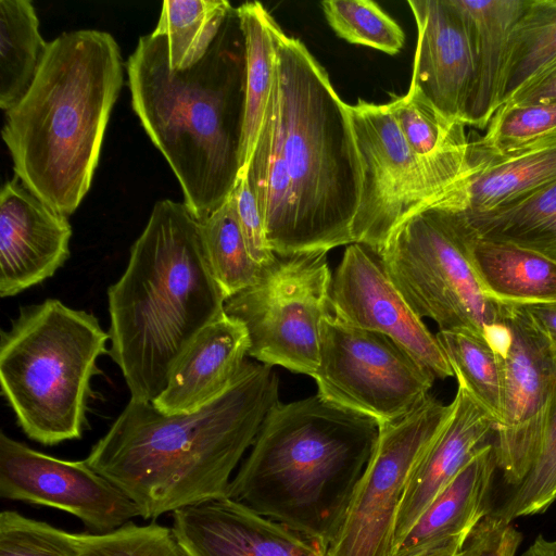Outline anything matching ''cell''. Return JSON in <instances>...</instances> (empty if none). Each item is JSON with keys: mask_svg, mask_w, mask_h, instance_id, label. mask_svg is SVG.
Listing matches in <instances>:
<instances>
[{"mask_svg": "<svg viewBox=\"0 0 556 556\" xmlns=\"http://www.w3.org/2000/svg\"><path fill=\"white\" fill-rule=\"evenodd\" d=\"M321 8L334 33L351 43L392 55L404 46L405 35L400 25L374 1L327 0Z\"/></svg>", "mask_w": 556, "mask_h": 556, "instance_id": "33", "label": "cell"}, {"mask_svg": "<svg viewBox=\"0 0 556 556\" xmlns=\"http://www.w3.org/2000/svg\"><path fill=\"white\" fill-rule=\"evenodd\" d=\"M387 105L421 166L433 202L471 170L466 125L445 117L412 88Z\"/></svg>", "mask_w": 556, "mask_h": 556, "instance_id": "23", "label": "cell"}, {"mask_svg": "<svg viewBox=\"0 0 556 556\" xmlns=\"http://www.w3.org/2000/svg\"><path fill=\"white\" fill-rule=\"evenodd\" d=\"M0 556H80L78 536L18 511L3 510Z\"/></svg>", "mask_w": 556, "mask_h": 556, "instance_id": "36", "label": "cell"}, {"mask_svg": "<svg viewBox=\"0 0 556 556\" xmlns=\"http://www.w3.org/2000/svg\"><path fill=\"white\" fill-rule=\"evenodd\" d=\"M529 0H457L475 30L477 73L465 125L486 128L498 94L510 33Z\"/></svg>", "mask_w": 556, "mask_h": 556, "instance_id": "24", "label": "cell"}, {"mask_svg": "<svg viewBox=\"0 0 556 556\" xmlns=\"http://www.w3.org/2000/svg\"><path fill=\"white\" fill-rule=\"evenodd\" d=\"M233 8L225 0H166L153 30L166 37L174 71L198 63L218 35Z\"/></svg>", "mask_w": 556, "mask_h": 556, "instance_id": "30", "label": "cell"}, {"mask_svg": "<svg viewBox=\"0 0 556 556\" xmlns=\"http://www.w3.org/2000/svg\"><path fill=\"white\" fill-rule=\"evenodd\" d=\"M556 500V397L540 454L525 480L495 511L505 520L543 513Z\"/></svg>", "mask_w": 556, "mask_h": 556, "instance_id": "37", "label": "cell"}, {"mask_svg": "<svg viewBox=\"0 0 556 556\" xmlns=\"http://www.w3.org/2000/svg\"><path fill=\"white\" fill-rule=\"evenodd\" d=\"M473 229L460 212L428 206L404 219L377 255L391 283L419 317L484 340L503 321L470 258Z\"/></svg>", "mask_w": 556, "mask_h": 556, "instance_id": "8", "label": "cell"}, {"mask_svg": "<svg viewBox=\"0 0 556 556\" xmlns=\"http://www.w3.org/2000/svg\"><path fill=\"white\" fill-rule=\"evenodd\" d=\"M522 535L511 521L488 514L473 529L457 556H515Z\"/></svg>", "mask_w": 556, "mask_h": 556, "instance_id": "39", "label": "cell"}, {"mask_svg": "<svg viewBox=\"0 0 556 556\" xmlns=\"http://www.w3.org/2000/svg\"><path fill=\"white\" fill-rule=\"evenodd\" d=\"M48 43L29 0H0V108L18 103L29 90Z\"/></svg>", "mask_w": 556, "mask_h": 556, "instance_id": "28", "label": "cell"}, {"mask_svg": "<svg viewBox=\"0 0 556 556\" xmlns=\"http://www.w3.org/2000/svg\"><path fill=\"white\" fill-rule=\"evenodd\" d=\"M523 556H556V540L539 535L526 549Z\"/></svg>", "mask_w": 556, "mask_h": 556, "instance_id": "42", "label": "cell"}, {"mask_svg": "<svg viewBox=\"0 0 556 556\" xmlns=\"http://www.w3.org/2000/svg\"><path fill=\"white\" fill-rule=\"evenodd\" d=\"M547 102H556V61L523 86L507 103L534 104Z\"/></svg>", "mask_w": 556, "mask_h": 556, "instance_id": "40", "label": "cell"}, {"mask_svg": "<svg viewBox=\"0 0 556 556\" xmlns=\"http://www.w3.org/2000/svg\"><path fill=\"white\" fill-rule=\"evenodd\" d=\"M249 348L244 326L224 311L187 346L152 404L165 414L200 409L233 383L247 363Z\"/></svg>", "mask_w": 556, "mask_h": 556, "instance_id": "20", "label": "cell"}, {"mask_svg": "<svg viewBox=\"0 0 556 556\" xmlns=\"http://www.w3.org/2000/svg\"><path fill=\"white\" fill-rule=\"evenodd\" d=\"M108 341L94 315L58 299L21 307L1 331V393L29 439L55 445L81 438Z\"/></svg>", "mask_w": 556, "mask_h": 556, "instance_id": "7", "label": "cell"}, {"mask_svg": "<svg viewBox=\"0 0 556 556\" xmlns=\"http://www.w3.org/2000/svg\"><path fill=\"white\" fill-rule=\"evenodd\" d=\"M72 227L17 178L0 191V296L9 298L52 277L70 257Z\"/></svg>", "mask_w": 556, "mask_h": 556, "instance_id": "18", "label": "cell"}, {"mask_svg": "<svg viewBox=\"0 0 556 556\" xmlns=\"http://www.w3.org/2000/svg\"><path fill=\"white\" fill-rule=\"evenodd\" d=\"M494 431L495 422L491 416L457 382L452 414L410 476L396 519L395 546Z\"/></svg>", "mask_w": 556, "mask_h": 556, "instance_id": "22", "label": "cell"}, {"mask_svg": "<svg viewBox=\"0 0 556 556\" xmlns=\"http://www.w3.org/2000/svg\"><path fill=\"white\" fill-rule=\"evenodd\" d=\"M172 530L187 556H328L318 541L228 496L174 511Z\"/></svg>", "mask_w": 556, "mask_h": 556, "instance_id": "17", "label": "cell"}, {"mask_svg": "<svg viewBox=\"0 0 556 556\" xmlns=\"http://www.w3.org/2000/svg\"><path fill=\"white\" fill-rule=\"evenodd\" d=\"M470 258L485 292L500 302H556V262L514 244L489 241L473 231Z\"/></svg>", "mask_w": 556, "mask_h": 556, "instance_id": "25", "label": "cell"}, {"mask_svg": "<svg viewBox=\"0 0 556 556\" xmlns=\"http://www.w3.org/2000/svg\"><path fill=\"white\" fill-rule=\"evenodd\" d=\"M318 394L379 425L395 421L429 395L434 376L379 332L349 326L332 314L321 323Z\"/></svg>", "mask_w": 556, "mask_h": 556, "instance_id": "10", "label": "cell"}, {"mask_svg": "<svg viewBox=\"0 0 556 556\" xmlns=\"http://www.w3.org/2000/svg\"><path fill=\"white\" fill-rule=\"evenodd\" d=\"M202 236L211 271L226 300L255 282L263 266L249 253L231 194L202 220Z\"/></svg>", "mask_w": 556, "mask_h": 556, "instance_id": "32", "label": "cell"}, {"mask_svg": "<svg viewBox=\"0 0 556 556\" xmlns=\"http://www.w3.org/2000/svg\"><path fill=\"white\" fill-rule=\"evenodd\" d=\"M453 410L429 395L404 417L379 425L372 456L359 479L328 556H392L395 525L410 476Z\"/></svg>", "mask_w": 556, "mask_h": 556, "instance_id": "11", "label": "cell"}, {"mask_svg": "<svg viewBox=\"0 0 556 556\" xmlns=\"http://www.w3.org/2000/svg\"><path fill=\"white\" fill-rule=\"evenodd\" d=\"M362 165L354 243L378 255L393 230L432 201L424 172L386 104H348Z\"/></svg>", "mask_w": 556, "mask_h": 556, "instance_id": "12", "label": "cell"}, {"mask_svg": "<svg viewBox=\"0 0 556 556\" xmlns=\"http://www.w3.org/2000/svg\"><path fill=\"white\" fill-rule=\"evenodd\" d=\"M522 305L556 349V302Z\"/></svg>", "mask_w": 556, "mask_h": 556, "instance_id": "41", "label": "cell"}, {"mask_svg": "<svg viewBox=\"0 0 556 556\" xmlns=\"http://www.w3.org/2000/svg\"><path fill=\"white\" fill-rule=\"evenodd\" d=\"M80 556H187L172 528L129 521L105 533H77Z\"/></svg>", "mask_w": 556, "mask_h": 556, "instance_id": "35", "label": "cell"}, {"mask_svg": "<svg viewBox=\"0 0 556 556\" xmlns=\"http://www.w3.org/2000/svg\"><path fill=\"white\" fill-rule=\"evenodd\" d=\"M469 174L428 206L483 213L526 198L556 181V139L505 153L470 141ZM425 208V207H424Z\"/></svg>", "mask_w": 556, "mask_h": 556, "instance_id": "21", "label": "cell"}, {"mask_svg": "<svg viewBox=\"0 0 556 556\" xmlns=\"http://www.w3.org/2000/svg\"><path fill=\"white\" fill-rule=\"evenodd\" d=\"M0 496L63 510L90 533H105L140 517L136 504L84 460L36 451L0 433Z\"/></svg>", "mask_w": 556, "mask_h": 556, "instance_id": "14", "label": "cell"}, {"mask_svg": "<svg viewBox=\"0 0 556 556\" xmlns=\"http://www.w3.org/2000/svg\"><path fill=\"white\" fill-rule=\"evenodd\" d=\"M421 556H447V555H421Z\"/></svg>", "mask_w": 556, "mask_h": 556, "instance_id": "43", "label": "cell"}, {"mask_svg": "<svg viewBox=\"0 0 556 556\" xmlns=\"http://www.w3.org/2000/svg\"><path fill=\"white\" fill-rule=\"evenodd\" d=\"M226 296L205 253L202 220L180 202H156L119 279L108 289L109 355L130 399L153 402Z\"/></svg>", "mask_w": 556, "mask_h": 556, "instance_id": "4", "label": "cell"}, {"mask_svg": "<svg viewBox=\"0 0 556 556\" xmlns=\"http://www.w3.org/2000/svg\"><path fill=\"white\" fill-rule=\"evenodd\" d=\"M435 338L457 382L491 416L496 427L503 410L504 359L484 340L469 332L439 330Z\"/></svg>", "mask_w": 556, "mask_h": 556, "instance_id": "31", "label": "cell"}, {"mask_svg": "<svg viewBox=\"0 0 556 556\" xmlns=\"http://www.w3.org/2000/svg\"><path fill=\"white\" fill-rule=\"evenodd\" d=\"M556 139V102L506 103L492 116L486 132L473 142L493 153H505Z\"/></svg>", "mask_w": 556, "mask_h": 556, "instance_id": "34", "label": "cell"}, {"mask_svg": "<svg viewBox=\"0 0 556 556\" xmlns=\"http://www.w3.org/2000/svg\"><path fill=\"white\" fill-rule=\"evenodd\" d=\"M464 215L479 238L525 248L556 262V181L505 206Z\"/></svg>", "mask_w": 556, "mask_h": 556, "instance_id": "27", "label": "cell"}, {"mask_svg": "<svg viewBox=\"0 0 556 556\" xmlns=\"http://www.w3.org/2000/svg\"><path fill=\"white\" fill-rule=\"evenodd\" d=\"M245 173L276 255L354 243L362 165L348 104L280 27L274 88Z\"/></svg>", "mask_w": 556, "mask_h": 556, "instance_id": "1", "label": "cell"}, {"mask_svg": "<svg viewBox=\"0 0 556 556\" xmlns=\"http://www.w3.org/2000/svg\"><path fill=\"white\" fill-rule=\"evenodd\" d=\"M123 83V59L111 34L63 33L48 43L27 93L5 111L1 135L14 177L65 216L90 188Z\"/></svg>", "mask_w": 556, "mask_h": 556, "instance_id": "5", "label": "cell"}, {"mask_svg": "<svg viewBox=\"0 0 556 556\" xmlns=\"http://www.w3.org/2000/svg\"><path fill=\"white\" fill-rule=\"evenodd\" d=\"M503 306L511 344L504 359L503 410L493 445L497 469L515 489L543 444L556 397V349L522 304Z\"/></svg>", "mask_w": 556, "mask_h": 556, "instance_id": "13", "label": "cell"}, {"mask_svg": "<svg viewBox=\"0 0 556 556\" xmlns=\"http://www.w3.org/2000/svg\"><path fill=\"white\" fill-rule=\"evenodd\" d=\"M131 105L201 220L231 194L240 172L244 45L236 9L194 65L169 67L166 37L141 36L127 64Z\"/></svg>", "mask_w": 556, "mask_h": 556, "instance_id": "3", "label": "cell"}, {"mask_svg": "<svg viewBox=\"0 0 556 556\" xmlns=\"http://www.w3.org/2000/svg\"><path fill=\"white\" fill-rule=\"evenodd\" d=\"M231 195L235 201L238 222L253 261L264 266L274 262L277 255L268 245L263 217L256 195L247 173L236 181Z\"/></svg>", "mask_w": 556, "mask_h": 556, "instance_id": "38", "label": "cell"}, {"mask_svg": "<svg viewBox=\"0 0 556 556\" xmlns=\"http://www.w3.org/2000/svg\"><path fill=\"white\" fill-rule=\"evenodd\" d=\"M379 433L371 417L318 393L278 402L264 418L227 496L328 548Z\"/></svg>", "mask_w": 556, "mask_h": 556, "instance_id": "6", "label": "cell"}, {"mask_svg": "<svg viewBox=\"0 0 556 556\" xmlns=\"http://www.w3.org/2000/svg\"><path fill=\"white\" fill-rule=\"evenodd\" d=\"M244 45V104L239 165L248 169L274 88L278 23L260 2L236 9ZM238 176V177H239Z\"/></svg>", "mask_w": 556, "mask_h": 556, "instance_id": "26", "label": "cell"}, {"mask_svg": "<svg viewBox=\"0 0 556 556\" xmlns=\"http://www.w3.org/2000/svg\"><path fill=\"white\" fill-rule=\"evenodd\" d=\"M496 468L494 445L486 443L424 509L392 556H457L491 513L489 498Z\"/></svg>", "mask_w": 556, "mask_h": 556, "instance_id": "19", "label": "cell"}, {"mask_svg": "<svg viewBox=\"0 0 556 556\" xmlns=\"http://www.w3.org/2000/svg\"><path fill=\"white\" fill-rule=\"evenodd\" d=\"M327 251L277 255L254 283L225 301V313L248 331V355L269 366L313 376L321 323L331 314Z\"/></svg>", "mask_w": 556, "mask_h": 556, "instance_id": "9", "label": "cell"}, {"mask_svg": "<svg viewBox=\"0 0 556 556\" xmlns=\"http://www.w3.org/2000/svg\"><path fill=\"white\" fill-rule=\"evenodd\" d=\"M556 61V0H529L509 36L498 108Z\"/></svg>", "mask_w": 556, "mask_h": 556, "instance_id": "29", "label": "cell"}, {"mask_svg": "<svg viewBox=\"0 0 556 556\" xmlns=\"http://www.w3.org/2000/svg\"><path fill=\"white\" fill-rule=\"evenodd\" d=\"M417 46L409 88L465 124L477 73L473 26L457 0H410Z\"/></svg>", "mask_w": 556, "mask_h": 556, "instance_id": "16", "label": "cell"}, {"mask_svg": "<svg viewBox=\"0 0 556 556\" xmlns=\"http://www.w3.org/2000/svg\"><path fill=\"white\" fill-rule=\"evenodd\" d=\"M273 366L247 362L233 383L192 413L165 414L130 399L86 462L119 488L140 517L227 496L232 472L279 402Z\"/></svg>", "mask_w": 556, "mask_h": 556, "instance_id": "2", "label": "cell"}, {"mask_svg": "<svg viewBox=\"0 0 556 556\" xmlns=\"http://www.w3.org/2000/svg\"><path fill=\"white\" fill-rule=\"evenodd\" d=\"M331 314L342 323L389 337L435 379L454 376L433 336L389 280L376 254L346 247L332 276Z\"/></svg>", "mask_w": 556, "mask_h": 556, "instance_id": "15", "label": "cell"}]
</instances>
